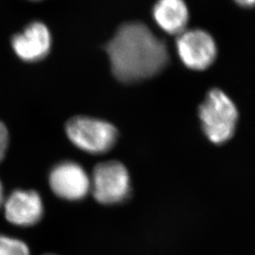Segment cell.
<instances>
[{"label":"cell","instance_id":"cell-5","mask_svg":"<svg viewBox=\"0 0 255 255\" xmlns=\"http://www.w3.org/2000/svg\"><path fill=\"white\" fill-rule=\"evenodd\" d=\"M178 55L186 67L202 71L215 63L218 46L214 37L201 28L185 29L176 39Z\"/></svg>","mask_w":255,"mask_h":255},{"label":"cell","instance_id":"cell-15","mask_svg":"<svg viewBox=\"0 0 255 255\" xmlns=\"http://www.w3.org/2000/svg\"></svg>","mask_w":255,"mask_h":255},{"label":"cell","instance_id":"cell-7","mask_svg":"<svg viewBox=\"0 0 255 255\" xmlns=\"http://www.w3.org/2000/svg\"><path fill=\"white\" fill-rule=\"evenodd\" d=\"M10 44L20 60L25 63H37L49 54L52 37L46 24L33 21L13 35Z\"/></svg>","mask_w":255,"mask_h":255},{"label":"cell","instance_id":"cell-9","mask_svg":"<svg viewBox=\"0 0 255 255\" xmlns=\"http://www.w3.org/2000/svg\"><path fill=\"white\" fill-rule=\"evenodd\" d=\"M151 13L156 25L167 34L178 36L187 29L189 9L185 0H156Z\"/></svg>","mask_w":255,"mask_h":255},{"label":"cell","instance_id":"cell-13","mask_svg":"<svg viewBox=\"0 0 255 255\" xmlns=\"http://www.w3.org/2000/svg\"><path fill=\"white\" fill-rule=\"evenodd\" d=\"M5 201V195H4V188L2 185V182L0 181V208L3 206V203Z\"/></svg>","mask_w":255,"mask_h":255},{"label":"cell","instance_id":"cell-6","mask_svg":"<svg viewBox=\"0 0 255 255\" xmlns=\"http://www.w3.org/2000/svg\"><path fill=\"white\" fill-rule=\"evenodd\" d=\"M48 182L55 195L65 201H81L91 188L89 175L81 164L73 161L56 164L49 173Z\"/></svg>","mask_w":255,"mask_h":255},{"label":"cell","instance_id":"cell-8","mask_svg":"<svg viewBox=\"0 0 255 255\" xmlns=\"http://www.w3.org/2000/svg\"><path fill=\"white\" fill-rule=\"evenodd\" d=\"M5 218L19 227L37 224L44 216V203L39 193L34 190L17 189L5 198L3 203Z\"/></svg>","mask_w":255,"mask_h":255},{"label":"cell","instance_id":"cell-1","mask_svg":"<svg viewBox=\"0 0 255 255\" xmlns=\"http://www.w3.org/2000/svg\"><path fill=\"white\" fill-rule=\"evenodd\" d=\"M112 73L123 83H135L163 71L169 55L163 40L146 24L127 22L118 28L104 47Z\"/></svg>","mask_w":255,"mask_h":255},{"label":"cell","instance_id":"cell-4","mask_svg":"<svg viewBox=\"0 0 255 255\" xmlns=\"http://www.w3.org/2000/svg\"><path fill=\"white\" fill-rule=\"evenodd\" d=\"M90 180V192L101 204H119L126 201L130 194L129 174L126 166L119 161L96 165Z\"/></svg>","mask_w":255,"mask_h":255},{"label":"cell","instance_id":"cell-2","mask_svg":"<svg viewBox=\"0 0 255 255\" xmlns=\"http://www.w3.org/2000/svg\"><path fill=\"white\" fill-rule=\"evenodd\" d=\"M200 119L203 131L210 141L221 145L236 132L238 111L224 92L215 88L208 93L200 107Z\"/></svg>","mask_w":255,"mask_h":255},{"label":"cell","instance_id":"cell-10","mask_svg":"<svg viewBox=\"0 0 255 255\" xmlns=\"http://www.w3.org/2000/svg\"><path fill=\"white\" fill-rule=\"evenodd\" d=\"M0 255H30V251L18 238L0 235Z\"/></svg>","mask_w":255,"mask_h":255},{"label":"cell","instance_id":"cell-12","mask_svg":"<svg viewBox=\"0 0 255 255\" xmlns=\"http://www.w3.org/2000/svg\"><path fill=\"white\" fill-rule=\"evenodd\" d=\"M238 6L245 8V9H251L255 7V0H234Z\"/></svg>","mask_w":255,"mask_h":255},{"label":"cell","instance_id":"cell-3","mask_svg":"<svg viewBox=\"0 0 255 255\" xmlns=\"http://www.w3.org/2000/svg\"><path fill=\"white\" fill-rule=\"evenodd\" d=\"M65 132L74 146L90 154L108 152L119 138V130L113 124L82 116L69 119L65 124Z\"/></svg>","mask_w":255,"mask_h":255},{"label":"cell","instance_id":"cell-14","mask_svg":"<svg viewBox=\"0 0 255 255\" xmlns=\"http://www.w3.org/2000/svg\"><path fill=\"white\" fill-rule=\"evenodd\" d=\"M31 1H41V0H31Z\"/></svg>","mask_w":255,"mask_h":255},{"label":"cell","instance_id":"cell-11","mask_svg":"<svg viewBox=\"0 0 255 255\" xmlns=\"http://www.w3.org/2000/svg\"><path fill=\"white\" fill-rule=\"evenodd\" d=\"M9 146V131L4 123L0 121V163L4 159Z\"/></svg>","mask_w":255,"mask_h":255}]
</instances>
